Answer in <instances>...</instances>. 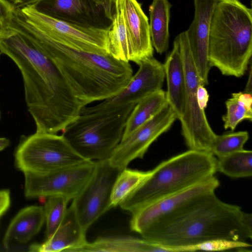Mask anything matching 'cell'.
<instances>
[{"mask_svg":"<svg viewBox=\"0 0 252 252\" xmlns=\"http://www.w3.org/2000/svg\"><path fill=\"white\" fill-rule=\"evenodd\" d=\"M0 52L21 71L36 131L57 134L79 116L82 104L55 64L31 41L14 32L0 42Z\"/></svg>","mask_w":252,"mask_h":252,"instance_id":"1","label":"cell"},{"mask_svg":"<svg viewBox=\"0 0 252 252\" xmlns=\"http://www.w3.org/2000/svg\"><path fill=\"white\" fill-rule=\"evenodd\" d=\"M140 235L169 252V248L215 239L246 241L252 238V215L212 192L155 223Z\"/></svg>","mask_w":252,"mask_h":252,"instance_id":"2","label":"cell"},{"mask_svg":"<svg viewBox=\"0 0 252 252\" xmlns=\"http://www.w3.org/2000/svg\"><path fill=\"white\" fill-rule=\"evenodd\" d=\"M9 28L31 41L55 64L83 106L113 97L133 75L127 62L110 54L87 52L66 45L11 21Z\"/></svg>","mask_w":252,"mask_h":252,"instance_id":"3","label":"cell"},{"mask_svg":"<svg viewBox=\"0 0 252 252\" xmlns=\"http://www.w3.org/2000/svg\"><path fill=\"white\" fill-rule=\"evenodd\" d=\"M208 60L225 76L241 77L252 54V10L239 0H218L208 37Z\"/></svg>","mask_w":252,"mask_h":252,"instance_id":"4","label":"cell"},{"mask_svg":"<svg viewBox=\"0 0 252 252\" xmlns=\"http://www.w3.org/2000/svg\"><path fill=\"white\" fill-rule=\"evenodd\" d=\"M217 158L211 153L189 150L165 160L119 205L131 214L143 206L214 176Z\"/></svg>","mask_w":252,"mask_h":252,"instance_id":"5","label":"cell"},{"mask_svg":"<svg viewBox=\"0 0 252 252\" xmlns=\"http://www.w3.org/2000/svg\"><path fill=\"white\" fill-rule=\"evenodd\" d=\"M135 104L97 111L81 110L62 134L74 150L88 160H109L120 142L127 119Z\"/></svg>","mask_w":252,"mask_h":252,"instance_id":"6","label":"cell"},{"mask_svg":"<svg viewBox=\"0 0 252 252\" xmlns=\"http://www.w3.org/2000/svg\"><path fill=\"white\" fill-rule=\"evenodd\" d=\"M14 157L16 167L24 174L47 173L90 161L78 154L62 134L39 131L23 136Z\"/></svg>","mask_w":252,"mask_h":252,"instance_id":"7","label":"cell"},{"mask_svg":"<svg viewBox=\"0 0 252 252\" xmlns=\"http://www.w3.org/2000/svg\"><path fill=\"white\" fill-rule=\"evenodd\" d=\"M10 20L56 41L83 51L110 54L108 29L79 27L45 15L33 5L13 9Z\"/></svg>","mask_w":252,"mask_h":252,"instance_id":"8","label":"cell"},{"mask_svg":"<svg viewBox=\"0 0 252 252\" xmlns=\"http://www.w3.org/2000/svg\"><path fill=\"white\" fill-rule=\"evenodd\" d=\"M176 38L186 80L185 111L179 119L181 133L189 150L210 152L217 134L210 126L205 111L201 110L198 104L197 88L203 84L193 62L186 32H182Z\"/></svg>","mask_w":252,"mask_h":252,"instance_id":"9","label":"cell"},{"mask_svg":"<svg viewBox=\"0 0 252 252\" xmlns=\"http://www.w3.org/2000/svg\"><path fill=\"white\" fill-rule=\"evenodd\" d=\"M121 170L109 160L95 161L93 172L71 203L78 219L86 231L113 208L111 196L114 184Z\"/></svg>","mask_w":252,"mask_h":252,"instance_id":"10","label":"cell"},{"mask_svg":"<svg viewBox=\"0 0 252 252\" xmlns=\"http://www.w3.org/2000/svg\"><path fill=\"white\" fill-rule=\"evenodd\" d=\"M116 0H38L33 6L39 12L84 28L108 29Z\"/></svg>","mask_w":252,"mask_h":252,"instance_id":"11","label":"cell"},{"mask_svg":"<svg viewBox=\"0 0 252 252\" xmlns=\"http://www.w3.org/2000/svg\"><path fill=\"white\" fill-rule=\"evenodd\" d=\"M95 161L41 174L24 173V195L28 199L63 196L72 200L91 176Z\"/></svg>","mask_w":252,"mask_h":252,"instance_id":"12","label":"cell"},{"mask_svg":"<svg viewBox=\"0 0 252 252\" xmlns=\"http://www.w3.org/2000/svg\"><path fill=\"white\" fill-rule=\"evenodd\" d=\"M176 119L167 103L153 117L122 138L109 159L111 164L122 170L134 159L142 158L151 145L168 130Z\"/></svg>","mask_w":252,"mask_h":252,"instance_id":"13","label":"cell"},{"mask_svg":"<svg viewBox=\"0 0 252 252\" xmlns=\"http://www.w3.org/2000/svg\"><path fill=\"white\" fill-rule=\"evenodd\" d=\"M219 186V180L214 176L147 204L131 214L130 228L141 235L155 223L178 212L198 197L215 192Z\"/></svg>","mask_w":252,"mask_h":252,"instance_id":"14","label":"cell"},{"mask_svg":"<svg viewBox=\"0 0 252 252\" xmlns=\"http://www.w3.org/2000/svg\"><path fill=\"white\" fill-rule=\"evenodd\" d=\"M138 65L137 72L118 94L96 105L84 106L82 110L97 111L130 104L136 105L144 98L162 89L165 79L163 63L152 57L142 61Z\"/></svg>","mask_w":252,"mask_h":252,"instance_id":"15","label":"cell"},{"mask_svg":"<svg viewBox=\"0 0 252 252\" xmlns=\"http://www.w3.org/2000/svg\"><path fill=\"white\" fill-rule=\"evenodd\" d=\"M218 0H193L194 16L186 31L191 54L202 84H208L211 68L208 60V37L211 21Z\"/></svg>","mask_w":252,"mask_h":252,"instance_id":"16","label":"cell"},{"mask_svg":"<svg viewBox=\"0 0 252 252\" xmlns=\"http://www.w3.org/2000/svg\"><path fill=\"white\" fill-rule=\"evenodd\" d=\"M124 18L129 61L138 64L153 57L148 19L136 0H119Z\"/></svg>","mask_w":252,"mask_h":252,"instance_id":"17","label":"cell"},{"mask_svg":"<svg viewBox=\"0 0 252 252\" xmlns=\"http://www.w3.org/2000/svg\"><path fill=\"white\" fill-rule=\"evenodd\" d=\"M72 204L67 209L63 220L54 232L41 244L29 247L32 252H78L88 241Z\"/></svg>","mask_w":252,"mask_h":252,"instance_id":"18","label":"cell"},{"mask_svg":"<svg viewBox=\"0 0 252 252\" xmlns=\"http://www.w3.org/2000/svg\"><path fill=\"white\" fill-rule=\"evenodd\" d=\"M167 102L179 120L184 115L185 108L186 80L183 63L179 43L176 37L172 51L163 63Z\"/></svg>","mask_w":252,"mask_h":252,"instance_id":"19","label":"cell"},{"mask_svg":"<svg viewBox=\"0 0 252 252\" xmlns=\"http://www.w3.org/2000/svg\"><path fill=\"white\" fill-rule=\"evenodd\" d=\"M45 222L43 206L31 205L20 210L10 221L2 244L8 250L14 243L26 244L40 231Z\"/></svg>","mask_w":252,"mask_h":252,"instance_id":"20","label":"cell"},{"mask_svg":"<svg viewBox=\"0 0 252 252\" xmlns=\"http://www.w3.org/2000/svg\"><path fill=\"white\" fill-rule=\"evenodd\" d=\"M169 252L156 244L141 238L131 236L100 237L87 242L78 252Z\"/></svg>","mask_w":252,"mask_h":252,"instance_id":"21","label":"cell"},{"mask_svg":"<svg viewBox=\"0 0 252 252\" xmlns=\"http://www.w3.org/2000/svg\"><path fill=\"white\" fill-rule=\"evenodd\" d=\"M168 0H153L149 6L150 32L153 47L161 54L169 47L170 8Z\"/></svg>","mask_w":252,"mask_h":252,"instance_id":"22","label":"cell"},{"mask_svg":"<svg viewBox=\"0 0 252 252\" xmlns=\"http://www.w3.org/2000/svg\"><path fill=\"white\" fill-rule=\"evenodd\" d=\"M166 92L161 89L139 101L129 114L122 138L130 134L156 115L167 103Z\"/></svg>","mask_w":252,"mask_h":252,"instance_id":"23","label":"cell"},{"mask_svg":"<svg viewBox=\"0 0 252 252\" xmlns=\"http://www.w3.org/2000/svg\"><path fill=\"white\" fill-rule=\"evenodd\" d=\"M110 54L115 58L129 62V51L123 12L119 0H116L115 9L108 29Z\"/></svg>","mask_w":252,"mask_h":252,"instance_id":"24","label":"cell"},{"mask_svg":"<svg viewBox=\"0 0 252 252\" xmlns=\"http://www.w3.org/2000/svg\"><path fill=\"white\" fill-rule=\"evenodd\" d=\"M217 171L232 178L252 176V151L243 149L218 158Z\"/></svg>","mask_w":252,"mask_h":252,"instance_id":"25","label":"cell"},{"mask_svg":"<svg viewBox=\"0 0 252 252\" xmlns=\"http://www.w3.org/2000/svg\"><path fill=\"white\" fill-rule=\"evenodd\" d=\"M151 174V170L143 171L127 167L122 170L113 185L111 196L112 207L119 205Z\"/></svg>","mask_w":252,"mask_h":252,"instance_id":"26","label":"cell"},{"mask_svg":"<svg viewBox=\"0 0 252 252\" xmlns=\"http://www.w3.org/2000/svg\"><path fill=\"white\" fill-rule=\"evenodd\" d=\"M252 245L246 241L215 239L200 242L194 245L169 248L170 252H187L198 251H222L237 250L245 251L251 248Z\"/></svg>","mask_w":252,"mask_h":252,"instance_id":"27","label":"cell"},{"mask_svg":"<svg viewBox=\"0 0 252 252\" xmlns=\"http://www.w3.org/2000/svg\"><path fill=\"white\" fill-rule=\"evenodd\" d=\"M69 201L67 197L60 195L47 198L43 206L46 238L52 235L61 223Z\"/></svg>","mask_w":252,"mask_h":252,"instance_id":"28","label":"cell"},{"mask_svg":"<svg viewBox=\"0 0 252 252\" xmlns=\"http://www.w3.org/2000/svg\"><path fill=\"white\" fill-rule=\"evenodd\" d=\"M249 138L247 131H239L217 135L210 150L214 156L219 158L244 149Z\"/></svg>","mask_w":252,"mask_h":252,"instance_id":"29","label":"cell"},{"mask_svg":"<svg viewBox=\"0 0 252 252\" xmlns=\"http://www.w3.org/2000/svg\"><path fill=\"white\" fill-rule=\"evenodd\" d=\"M226 108L225 114L222 116L225 129L234 130L238 124L244 120H252V112L249 111L237 97L232 95L225 102Z\"/></svg>","mask_w":252,"mask_h":252,"instance_id":"30","label":"cell"},{"mask_svg":"<svg viewBox=\"0 0 252 252\" xmlns=\"http://www.w3.org/2000/svg\"><path fill=\"white\" fill-rule=\"evenodd\" d=\"M10 203V190L7 189L0 190V219L8 210Z\"/></svg>","mask_w":252,"mask_h":252,"instance_id":"31","label":"cell"},{"mask_svg":"<svg viewBox=\"0 0 252 252\" xmlns=\"http://www.w3.org/2000/svg\"><path fill=\"white\" fill-rule=\"evenodd\" d=\"M197 98L199 107L201 110L205 111L209 101V95L205 86L202 84L198 86Z\"/></svg>","mask_w":252,"mask_h":252,"instance_id":"32","label":"cell"},{"mask_svg":"<svg viewBox=\"0 0 252 252\" xmlns=\"http://www.w3.org/2000/svg\"><path fill=\"white\" fill-rule=\"evenodd\" d=\"M12 11V7L5 0H0V21L6 26L11 17Z\"/></svg>","mask_w":252,"mask_h":252,"instance_id":"33","label":"cell"},{"mask_svg":"<svg viewBox=\"0 0 252 252\" xmlns=\"http://www.w3.org/2000/svg\"><path fill=\"white\" fill-rule=\"evenodd\" d=\"M232 95L237 97L249 111L252 112V95L251 93L238 92L232 93Z\"/></svg>","mask_w":252,"mask_h":252,"instance_id":"34","label":"cell"},{"mask_svg":"<svg viewBox=\"0 0 252 252\" xmlns=\"http://www.w3.org/2000/svg\"><path fill=\"white\" fill-rule=\"evenodd\" d=\"M13 9L34 5L38 0H4Z\"/></svg>","mask_w":252,"mask_h":252,"instance_id":"35","label":"cell"},{"mask_svg":"<svg viewBox=\"0 0 252 252\" xmlns=\"http://www.w3.org/2000/svg\"><path fill=\"white\" fill-rule=\"evenodd\" d=\"M14 33V32L0 21V42Z\"/></svg>","mask_w":252,"mask_h":252,"instance_id":"36","label":"cell"},{"mask_svg":"<svg viewBox=\"0 0 252 252\" xmlns=\"http://www.w3.org/2000/svg\"><path fill=\"white\" fill-rule=\"evenodd\" d=\"M250 67H249V75L248 77V80L247 81L246 86L245 87L244 92L251 93L252 94V64L251 62L250 63Z\"/></svg>","mask_w":252,"mask_h":252,"instance_id":"37","label":"cell"},{"mask_svg":"<svg viewBox=\"0 0 252 252\" xmlns=\"http://www.w3.org/2000/svg\"><path fill=\"white\" fill-rule=\"evenodd\" d=\"M10 143V140L5 137H0V152L8 147Z\"/></svg>","mask_w":252,"mask_h":252,"instance_id":"38","label":"cell"},{"mask_svg":"<svg viewBox=\"0 0 252 252\" xmlns=\"http://www.w3.org/2000/svg\"></svg>","mask_w":252,"mask_h":252,"instance_id":"39","label":"cell"},{"mask_svg":"<svg viewBox=\"0 0 252 252\" xmlns=\"http://www.w3.org/2000/svg\"></svg>","mask_w":252,"mask_h":252,"instance_id":"40","label":"cell"}]
</instances>
